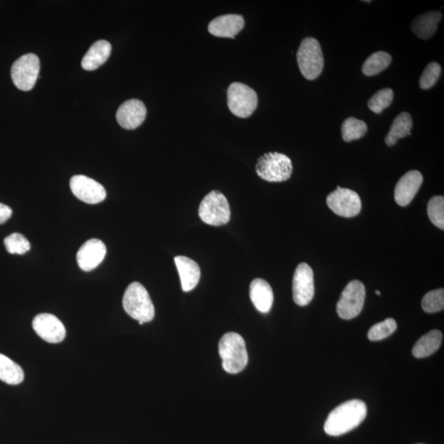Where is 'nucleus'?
I'll use <instances>...</instances> for the list:
<instances>
[{
    "mask_svg": "<svg viewBox=\"0 0 444 444\" xmlns=\"http://www.w3.org/2000/svg\"><path fill=\"white\" fill-rule=\"evenodd\" d=\"M365 288L362 282L354 280L347 284L337 305L340 318L350 320L361 313L365 300Z\"/></svg>",
    "mask_w": 444,
    "mask_h": 444,
    "instance_id": "obj_9",
    "label": "nucleus"
},
{
    "mask_svg": "<svg viewBox=\"0 0 444 444\" xmlns=\"http://www.w3.org/2000/svg\"><path fill=\"white\" fill-rule=\"evenodd\" d=\"M443 14L439 11L427 12L418 16L412 24V30L414 35L422 40H428L437 32L438 25L442 19Z\"/></svg>",
    "mask_w": 444,
    "mask_h": 444,
    "instance_id": "obj_20",
    "label": "nucleus"
},
{
    "mask_svg": "<svg viewBox=\"0 0 444 444\" xmlns=\"http://www.w3.org/2000/svg\"><path fill=\"white\" fill-rule=\"evenodd\" d=\"M442 72L441 66L436 62H431L426 66L420 78V88L428 90L436 84Z\"/></svg>",
    "mask_w": 444,
    "mask_h": 444,
    "instance_id": "obj_32",
    "label": "nucleus"
},
{
    "mask_svg": "<svg viewBox=\"0 0 444 444\" xmlns=\"http://www.w3.org/2000/svg\"><path fill=\"white\" fill-rule=\"evenodd\" d=\"M33 329L40 338L49 343H60L66 337V329L63 323L55 315L40 314L33 319Z\"/></svg>",
    "mask_w": 444,
    "mask_h": 444,
    "instance_id": "obj_13",
    "label": "nucleus"
},
{
    "mask_svg": "<svg viewBox=\"0 0 444 444\" xmlns=\"http://www.w3.org/2000/svg\"><path fill=\"white\" fill-rule=\"evenodd\" d=\"M12 211L10 207L0 203V225L5 223L12 217Z\"/></svg>",
    "mask_w": 444,
    "mask_h": 444,
    "instance_id": "obj_33",
    "label": "nucleus"
},
{
    "mask_svg": "<svg viewBox=\"0 0 444 444\" xmlns=\"http://www.w3.org/2000/svg\"><path fill=\"white\" fill-rule=\"evenodd\" d=\"M422 309L426 313L439 312L444 307V290L443 288L431 290L423 298Z\"/></svg>",
    "mask_w": 444,
    "mask_h": 444,
    "instance_id": "obj_31",
    "label": "nucleus"
},
{
    "mask_svg": "<svg viewBox=\"0 0 444 444\" xmlns=\"http://www.w3.org/2000/svg\"><path fill=\"white\" fill-rule=\"evenodd\" d=\"M413 126L412 116L406 112L397 115L393 120L391 128L385 138V143L388 147H392L397 143L400 139L410 135Z\"/></svg>",
    "mask_w": 444,
    "mask_h": 444,
    "instance_id": "obj_23",
    "label": "nucleus"
},
{
    "mask_svg": "<svg viewBox=\"0 0 444 444\" xmlns=\"http://www.w3.org/2000/svg\"><path fill=\"white\" fill-rule=\"evenodd\" d=\"M423 183V176L418 171H410L402 176L394 190V198L398 205H410L416 196Z\"/></svg>",
    "mask_w": 444,
    "mask_h": 444,
    "instance_id": "obj_16",
    "label": "nucleus"
},
{
    "mask_svg": "<svg viewBox=\"0 0 444 444\" xmlns=\"http://www.w3.org/2000/svg\"><path fill=\"white\" fill-rule=\"evenodd\" d=\"M394 93L391 89H381L369 100L368 106L373 113L381 114L391 105Z\"/></svg>",
    "mask_w": 444,
    "mask_h": 444,
    "instance_id": "obj_27",
    "label": "nucleus"
},
{
    "mask_svg": "<svg viewBox=\"0 0 444 444\" xmlns=\"http://www.w3.org/2000/svg\"><path fill=\"white\" fill-rule=\"evenodd\" d=\"M227 105L234 115L248 118L258 106V95L246 84L233 82L227 89Z\"/></svg>",
    "mask_w": 444,
    "mask_h": 444,
    "instance_id": "obj_7",
    "label": "nucleus"
},
{
    "mask_svg": "<svg viewBox=\"0 0 444 444\" xmlns=\"http://www.w3.org/2000/svg\"><path fill=\"white\" fill-rule=\"evenodd\" d=\"M4 246L11 255H22L31 250V244L24 235L14 233L4 239Z\"/></svg>",
    "mask_w": 444,
    "mask_h": 444,
    "instance_id": "obj_29",
    "label": "nucleus"
},
{
    "mask_svg": "<svg viewBox=\"0 0 444 444\" xmlns=\"http://www.w3.org/2000/svg\"><path fill=\"white\" fill-rule=\"evenodd\" d=\"M111 45L108 41L101 40L93 43L82 60V69L93 71L106 63L110 56Z\"/></svg>",
    "mask_w": 444,
    "mask_h": 444,
    "instance_id": "obj_21",
    "label": "nucleus"
},
{
    "mask_svg": "<svg viewBox=\"0 0 444 444\" xmlns=\"http://www.w3.org/2000/svg\"><path fill=\"white\" fill-rule=\"evenodd\" d=\"M367 131V124L354 117L347 118L342 126V139L347 143L363 138Z\"/></svg>",
    "mask_w": 444,
    "mask_h": 444,
    "instance_id": "obj_26",
    "label": "nucleus"
},
{
    "mask_svg": "<svg viewBox=\"0 0 444 444\" xmlns=\"http://www.w3.org/2000/svg\"><path fill=\"white\" fill-rule=\"evenodd\" d=\"M106 247L102 240L91 239L82 244L77 254L78 266L84 272L93 271L105 258Z\"/></svg>",
    "mask_w": 444,
    "mask_h": 444,
    "instance_id": "obj_15",
    "label": "nucleus"
},
{
    "mask_svg": "<svg viewBox=\"0 0 444 444\" xmlns=\"http://www.w3.org/2000/svg\"><path fill=\"white\" fill-rule=\"evenodd\" d=\"M392 62V57L387 52L379 51L372 54L365 60L362 72L366 76H375L387 69Z\"/></svg>",
    "mask_w": 444,
    "mask_h": 444,
    "instance_id": "obj_25",
    "label": "nucleus"
},
{
    "mask_svg": "<svg viewBox=\"0 0 444 444\" xmlns=\"http://www.w3.org/2000/svg\"><path fill=\"white\" fill-rule=\"evenodd\" d=\"M199 218L207 225H226L231 220L229 202L225 195L218 190L211 191L202 199L198 209Z\"/></svg>",
    "mask_w": 444,
    "mask_h": 444,
    "instance_id": "obj_6",
    "label": "nucleus"
},
{
    "mask_svg": "<svg viewBox=\"0 0 444 444\" xmlns=\"http://www.w3.org/2000/svg\"><path fill=\"white\" fill-rule=\"evenodd\" d=\"M70 188L74 196L89 205L105 200L106 191L98 182L85 176H74L70 180Z\"/></svg>",
    "mask_w": 444,
    "mask_h": 444,
    "instance_id": "obj_12",
    "label": "nucleus"
},
{
    "mask_svg": "<svg viewBox=\"0 0 444 444\" xmlns=\"http://www.w3.org/2000/svg\"><path fill=\"white\" fill-rule=\"evenodd\" d=\"M367 416V406L360 400H351L331 410L325 425L330 436H340L358 427Z\"/></svg>",
    "mask_w": 444,
    "mask_h": 444,
    "instance_id": "obj_1",
    "label": "nucleus"
},
{
    "mask_svg": "<svg viewBox=\"0 0 444 444\" xmlns=\"http://www.w3.org/2000/svg\"><path fill=\"white\" fill-rule=\"evenodd\" d=\"M139 325H143L144 323H143V322H139Z\"/></svg>",
    "mask_w": 444,
    "mask_h": 444,
    "instance_id": "obj_35",
    "label": "nucleus"
},
{
    "mask_svg": "<svg viewBox=\"0 0 444 444\" xmlns=\"http://www.w3.org/2000/svg\"><path fill=\"white\" fill-rule=\"evenodd\" d=\"M123 307L131 318L139 322H151L155 317L151 297L139 282H132L128 286L123 297Z\"/></svg>",
    "mask_w": 444,
    "mask_h": 444,
    "instance_id": "obj_3",
    "label": "nucleus"
},
{
    "mask_svg": "<svg viewBox=\"0 0 444 444\" xmlns=\"http://www.w3.org/2000/svg\"><path fill=\"white\" fill-rule=\"evenodd\" d=\"M24 379V372L19 364L6 355L0 354V380L10 385H18Z\"/></svg>",
    "mask_w": 444,
    "mask_h": 444,
    "instance_id": "obj_24",
    "label": "nucleus"
},
{
    "mask_svg": "<svg viewBox=\"0 0 444 444\" xmlns=\"http://www.w3.org/2000/svg\"><path fill=\"white\" fill-rule=\"evenodd\" d=\"M147 115V108L139 100L131 99L119 106L116 119L120 126L132 130L142 126Z\"/></svg>",
    "mask_w": 444,
    "mask_h": 444,
    "instance_id": "obj_14",
    "label": "nucleus"
},
{
    "mask_svg": "<svg viewBox=\"0 0 444 444\" xmlns=\"http://www.w3.org/2000/svg\"><path fill=\"white\" fill-rule=\"evenodd\" d=\"M296 56L299 68L306 80H314L320 76L325 60L318 40L306 37L301 41Z\"/></svg>",
    "mask_w": 444,
    "mask_h": 444,
    "instance_id": "obj_4",
    "label": "nucleus"
},
{
    "mask_svg": "<svg viewBox=\"0 0 444 444\" xmlns=\"http://www.w3.org/2000/svg\"><path fill=\"white\" fill-rule=\"evenodd\" d=\"M40 72V60L34 54H27L16 60L11 69V78L16 89L31 91Z\"/></svg>",
    "mask_w": 444,
    "mask_h": 444,
    "instance_id": "obj_8",
    "label": "nucleus"
},
{
    "mask_svg": "<svg viewBox=\"0 0 444 444\" xmlns=\"http://www.w3.org/2000/svg\"><path fill=\"white\" fill-rule=\"evenodd\" d=\"M395 319L387 318L386 320L373 325L368 333V338L372 342L380 341L391 336L397 330Z\"/></svg>",
    "mask_w": 444,
    "mask_h": 444,
    "instance_id": "obj_28",
    "label": "nucleus"
},
{
    "mask_svg": "<svg viewBox=\"0 0 444 444\" xmlns=\"http://www.w3.org/2000/svg\"><path fill=\"white\" fill-rule=\"evenodd\" d=\"M443 334L441 331L432 330L423 336L414 346L412 354L416 358H425L439 350L442 344Z\"/></svg>",
    "mask_w": 444,
    "mask_h": 444,
    "instance_id": "obj_22",
    "label": "nucleus"
},
{
    "mask_svg": "<svg viewBox=\"0 0 444 444\" xmlns=\"http://www.w3.org/2000/svg\"><path fill=\"white\" fill-rule=\"evenodd\" d=\"M427 213L429 218L439 229L444 230V198L443 196H434L430 199Z\"/></svg>",
    "mask_w": 444,
    "mask_h": 444,
    "instance_id": "obj_30",
    "label": "nucleus"
},
{
    "mask_svg": "<svg viewBox=\"0 0 444 444\" xmlns=\"http://www.w3.org/2000/svg\"><path fill=\"white\" fill-rule=\"evenodd\" d=\"M244 27V19L242 15L226 14L211 21L209 25V32L217 37L235 39Z\"/></svg>",
    "mask_w": 444,
    "mask_h": 444,
    "instance_id": "obj_17",
    "label": "nucleus"
},
{
    "mask_svg": "<svg viewBox=\"0 0 444 444\" xmlns=\"http://www.w3.org/2000/svg\"><path fill=\"white\" fill-rule=\"evenodd\" d=\"M218 348L225 371L235 375L246 367L248 352L242 336L235 333L226 334L220 340Z\"/></svg>",
    "mask_w": 444,
    "mask_h": 444,
    "instance_id": "obj_2",
    "label": "nucleus"
},
{
    "mask_svg": "<svg viewBox=\"0 0 444 444\" xmlns=\"http://www.w3.org/2000/svg\"><path fill=\"white\" fill-rule=\"evenodd\" d=\"M175 263L180 274L182 290L185 292H191L200 280V268L195 261L185 256L176 257Z\"/></svg>",
    "mask_w": 444,
    "mask_h": 444,
    "instance_id": "obj_18",
    "label": "nucleus"
},
{
    "mask_svg": "<svg viewBox=\"0 0 444 444\" xmlns=\"http://www.w3.org/2000/svg\"><path fill=\"white\" fill-rule=\"evenodd\" d=\"M293 300L296 305H309L314 296V272L309 265H298L293 277Z\"/></svg>",
    "mask_w": 444,
    "mask_h": 444,
    "instance_id": "obj_11",
    "label": "nucleus"
},
{
    "mask_svg": "<svg viewBox=\"0 0 444 444\" xmlns=\"http://www.w3.org/2000/svg\"><path fill=\"white\" fill-rule=\"evenodd\" d=\"M327 205L335 214L342 218H354L360 213L362 203L358 194L349 189L338 187L329 194Z\"/></svg>",
    "mask_w": 444,
    "mask_h": 444,
    "instance_id": "obj_10",
    "label": "nucleus"
},
{
    "mask_svg": "<svg viewBox=\"0 0 444 444\" xmlns=\"http://www.w3.org/2000/svg\"><path fill=\"white\" fill-rule=\"evenodd\" d=\"M258 176L268 182H284L292 176V160L285 154L268 152L261 156L256 164Z\"/></svg>",
    "mask_w": 444,
    "mask_h": 444,
    "instance_id": "obj_5",
    "label": "nucleus"
},
{
    "mask_svg": "<svg viewBox=\"0 0 444 444\" xmlns=\"http://www.w3.org/2000/svg\"><path fill=\"white\" fill-rule=\"evenodd\" d=\"M375 293L377 294V296H381L379 290H376Z\"/></svg>",
    "mask_w": 444,
    "mask_h": 444,
    "instance_id": "obj_34",
    "label": "nucleus"
},
{
    "mask_svg": "<svg viewBox=\"0 0 444 444\" xmlns=\"http://www.w3.org/2000/svg\"><path fill=\"white\" fill-rule=\"evenodd\" d=\"M250 296L255 308L263 314H268L272 309L274 296L271 285L267 281L256 278L250 286Z\"/></svg>",
    "mask_w": 444,
    "mask_h": 444,
    "instance_id": "obj_19",
    "label": "nucleus"
}]
</instances>
